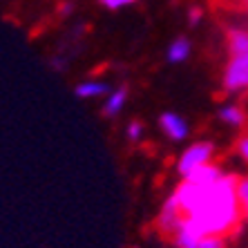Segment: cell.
Instances as JSON below:
<instances>
[{
    "instance_id": "8fae6325",
    "label": "cell",
    "mask_w": 248,
    "mask_h": 248,
    "mask_svg": "<svg viewBox=\"0 0 248 248\" xmlns=\"http://www.w3.org/2000/svg\"><path fill=\"white\" fill-rule=\"evenodd\" d=\"M224 170H221L219 166H215V163H208V166L199 168V170H195V172L190 174V177H186L188 181H195V184H202V186H208V184H215L217 179H221L224 177Z\"/></svg>"
},
{
    "instance_id": "d6986e66",
    "label": "cell",
    "mask_w": 248,
    "mask_h": 248,
    "mask_svg": "<svg viewBox=\"0 0 248 248\" xmlns=\"http://www.w3.org/2000/svg\"><path fill=\"white\" fill-rule=\"evenodd\" d=\"M244 2H246V5H248V0H244Z\"/></svg>"
},
{
    "instance_id": "9c48e42d",
    "label": "cell",
    "mask_w": 248,
    "mask_h": 248,
    "mask_svg": "<svg viewBox=\"0 0 248 248\" xmlns=\"http://www.w3.org/2000/svg\"><path fill=\"white\" fill-rule=\"evenodd\" d=\"M74 92L78 98H98L110 94V85L105 81H83L76 85Z\"/></svg>"
},
{
    "instance_id": "4fadbf2b",
    "label": "cell",
    "mask_w": 248,
    "mask_h": 248,
    "mask_svg": "<svg viewBox=\"0 0 248 248\" xmlns=\"http://www.w3.org/2000/svg\"><path fill=\"white\" fill-rule=\"evenodd\" d=\"M237 197H239L242 210L244 213H248V177L239 179V184H237Z\"/></svg>"
},
{
    "instance_id": "7c38bea8",
    "label": "cell",
    "mask_w": 248,
    "mask_h": 248,
    "mask_svg": "<svg viewBox=\"0 0 248 248\" xmlns=\"http://www.w3.org/2000/svg\"><path fill=\"white\" fill-rule=\"evenodd\" d=\"M219 121L228 127H242L246 123V112L235 103H228L219 110Z\"/></svg>"
},
{
    "instance_id": "6da1fadb",
    "label": "cell",
    "mask_w": 248,
    "mask_h": 248,
    "mask_svg": "<svg viewBox=\"0 0 248 248\" xmlns=\"http://www.w3.org/2000/svg\"><path fill=\"white\" fill-rule=\"evenodd\" d=\"M237 184L239 179L232 174H224L221 179L208 186L184 179L172 192V199L192 228H197L202 235L221 237L235 228L242 213Z\"/></svg>"
},
{
    "instance_id": "8992f818",
    "label": "cell",
    "mask_w": 248,
    "mask_h": 248,
    "mask_svg": "<svg viewBox=\"0 0 248 248\" xmlns=\"http://www.w3.org/2000/svg\"><path fill=\"white\" fill-rule=\"evenodd\" d=\"M203 235L197 228H192L188 221H181L179 228L174 231V246L177 248H199V244H202Z\"/></svg>"
},
{
    "instance_id": "52a82bcc",
    "label": "cell",
    "mask_w": 248,
    "mask_h": 248,
    "mask_svg": "<svg viewBox=\"0 0 248 248\" xmlns=\"http://www.w3.org/2000/svg\"><path fill=\"white\" fill-rule=\"evenodd\" d=\"M192 54V45L188 38H184V36H179V38H174L170 45H168V52H166V58L168 63L172 65H179L184 63V61H188Z\"/></svg>"
},
{
    "instance_id": "5b68a950",
    "label": "cell",
    "mask_w": 248,
    "mask_h": 248,
    "mask_svg": "<svg viewBox=\"0 0 248 248\" xmlns=\"http://www.w3.org/2000/svg\"><path fill=\"white\" fill-rule=\"evenodd\" d=\"M181 221H184V215H181L179 206H177V202H174L172 197H168L161 208V213H159V228L163 232H172L174 235V231L179 228Z\"/></svg>"
},
{
    "instance_id": "9a60e30c",
    "label": "cell",
    "mask_w": 248,
    "mask_h": 248,
    "mask_svg": "<svg viewBox=\"0 0 248 248\" xmlns=\"http://www.w3.org/2000/svg\"><path fill=\"white\" fill-rule=\"evenodd\" d=\"M199 248H224V237H217V235H203L202 244Z\"/></svg>"
},
{
    "instance_id": "30bf717a",
    "label": "cell",
    "mask_w": 248,
    "mask_h": 248,
    "mask_svg": "<svg viewBox=\"0 0 248 248\" xmlns=\"http://www.w3.org/2000/svg\"><path fill=\"white\" fill-rule=\"evenodd\" d=\"M228 54L231 56L248 54V29L235 27L228 31Z\"/></svg>"
},
{
    "instance_id": "e0dca14e",
    "label": "cell",
    "mask_w": 248,
    "mask_h": 248,
    "mask_svg": "<svg viewBox=\"0 0 248 248\" xmlns=\"http://www.w3.org/2000/svg\"><path fill=\"white\" fill-rule=\"evenodd\" d=\"M237 155L248 163V137H242L239 141H237Z\"/></svg>"
},
{
    "instance_id": "277c9868",
    "label": "cell",
    "mask_w": 248,
    "mask_h": 248,
    "mask_svg": "<svg viewBox=\"0 0 248 248\" xmlns=\"http://www.w3.org/2000/svg\"><path fill=\"white\" fill-rule=\"evenodd\" d=\"M159 127L163 130V134H166L170 141H186L188 139V134H190V125H188V121H186L181 114H177V112H163L161 116H159Z\"/></svg>"
},
{
    "instance_id": "ac0fdd59",
    "label": "cell",
    "mask_w": 248,
    "mask_h": 248,
    "mask_svg": "<svg viewBox=\"0 0 248 248\" xmlns=\"http://www.w3.org/2000/svg\"><path fill=\"white\" fill-rule=\"evenodd\" d=\"M188 16H190V25H197L199 20H202V9H190Z\"/></svg>"
},
{
    "instance_id": "3957f363",
    "label": "cell",
    "mask_w": 248,
    "mask_h": 248,
    "mask_svg": "<svg viewBox=\"0 0 248 248\" xmlns=\"http://www.w3.org/2000/svg\"><path fill=\"white\" fill-rule=\"evenodd\" d=\"M221 85L228 94H237L248 90V54L231 56V61L224 67Z\"/></svg>"
},
{
    "instance_id": "ba28073f",
    "label": "cell",
    "mask_w": 248,
    "mask_h": 248,
    "mask_svg": "<svg viewBox=\"0 0 248 248\" xmlns=\"http://www.w3.org/2000/svg\"><path fill=\"white\" fill-rule=\"evenodd\" d=\"M125 103H127V87L121 85V87H116V90H112V92L105 96L103 114H105V116H116V114H121L123 108H125Z\"/></svg>"
},
{
    "instance_id": "5bb4252c",
    "label": "cell",
    "mask_w": 248,
    "mask_h": 248,
    "mask_svg": "<svg viewBox=\"0 0 248 248\" xmlns=\"http://www.w3.org/2000/svg\"><path fill=\"white\" fill-rule=\"evenodd\" d=\"M125 137L130 139L132 143L141 141V137H143V125L139 121H130V125H127V130H125Z\"/></svg>"
},
{
    "instance_id": "2e32d148",
    "label": "cell",
    "mask_w": 248,
    "mask_h": 248,
    "mask_svg": "<svg viewBox=\"0 0 248 248\" xmlns=\"http://www.w3.org/2000/svg\"><path fill=\"white\" fill-rule=\"evenodd\" d=\"M98 2H101L105 9H112V12H116V9H123V7L134 5L137 0H98Z\"/></svg>"
},
{
    "instance_id": "7a4b0ae2",
    "label": "cell",
    "mask_w": 248,
    "mask_h": 248,
    "mask_svg": "<svg viewBox=\"0 0 248 248\" xmlns=\"http://www.w3.org/2000/svg\"><path fill=\"white\" fill-rule=\"evenodd\" d=\"M213 156H215V143H210V141H197V143H192L190 148H186L181 152L179 161H177V172L186 179L195 170L208 166V163L213 161Z\"/></svg>"
}]
</instances>
